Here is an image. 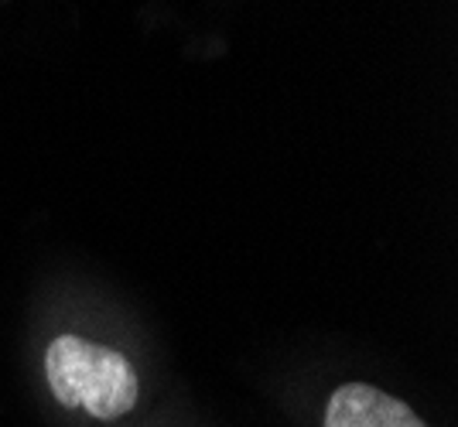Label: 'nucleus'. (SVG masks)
Instances as JSON below:
<instances>
[{
  "label": "nucleus",
  "mask_w": 458,
  "mask_h": 427,
  "mask_svg": "<svg viewBox=\"0 0 458 427\" xmlns=\"http://www.w3.org/2000/svg\"><path fill=\"white\" fill-rule=\"evenodd\" d=\"M45 376L62 407H86L96 421H116L131 414L140 393L127 356L79 335H58L48 346Z\"/></svg>",
  "instance_id": "obj_1"
},
{
  "label": "nucleus",
  "mask_w": 458,
  "mask_h": 427,
  "mask_svg": "<svg viewBox=\"0 0 458 427\" xmlns=\"http://www.w3.org/2000/svg\"><path fill=\"white\" fill-rule=\"evenodd\" d=\"M325 427H428L397 397L366 383H343L328 397Z\"/></svg>",
  "instance_id": "obj_2"
}]
</instances>
